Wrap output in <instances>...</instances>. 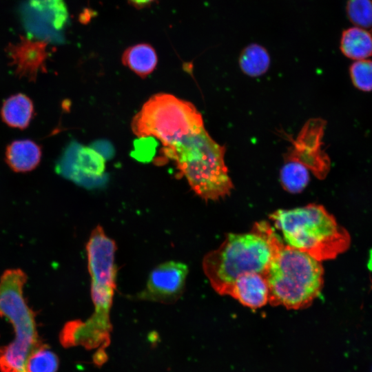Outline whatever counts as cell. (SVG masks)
Wrapping results in <instances>:
<instances>
[{"instance_id":"cell-1","label":"cell","mask_w":372,"mask_h":372,"mask_svg":"<svg viewBox=\"0 0 372 372\" xmlns=\"http://www.w3.org/2000/svg\"><path fill=\"white\" fill-rule=\"evenodd\" d=\"M116 250L115 242L101 226L96 227L86 245L94 313L85 321L76 320L65 325L60 335L63 346L82 345L91 349L109 344L110 311L116 289Z\"/></svg>"},{"instance_id":"cell-2","label":"cell","mask_w":372,"mask_h":372,"mask_svg":"<svg viewBox=\"0 0 372 372\" xmlns=\"http://www.w3.org/2000/svg\"><path fill=\"white\" fill-rule=\"evenodd\" d=\"M278 237L265 221L255 223L249 233L227 234L219 247L203 260V271L213 289L220 295H229L239 276L251 272L265 275Z\"/></svg>"},{"instance_id":"cell-3","label":"cell","mask_w":372,"mask_h":372,"mask_svg":"<svg viewBox=\"0 0 372 372\" xmlns=\"http://www.w3.org/2000/svg\"><path fill=\"white\" fill-rule=\"evenodd\" d=\"M269 218L286 244L320 262L335 258L350 246L349 232L321 205L278 209Z\"/></svg>"},{"instance_id":"cell-4","label":"cell","mask_w":372,"mask_h":372,"mask_svg":"<svg viewBox=\"0 0 372 372\" xmlns=\"http://www.w3.org/2000/svg\"><path fill=\"white\" fill-rule=\"evenodd\" d=\"M163 154L176 162L190 187L205 200L229 196L234 188L225 163V147L203 127L178 144L163 147Z\"/></svg>"},{"instance_id":"cell-5","label":"cell","mask_w":372,"mask_h":372,"mask_svg":"<svg viewBox=\"0 0 372 372\" xmlns=\"http://www.w3.org/2000/svg\"><path fill=\"white\" fill-rule=\"evenodd\" d=\"M264 276L269 287L268 302L290 309L310 306L324 283L321 262L283 242L280 237Z\"/></svg>"},{"instance_id":"cell-6","label":"cell","mask_w":372,"mask_h":372,"mask_svg":"<svg viewBox=\"0 0 372 372\" xmlns=\"http://www.w3.org/2000/svg\"><path fill=\"white\" fill-rule=\"evenodd\" d=\"M26 275L20 269L6 270L0 278V317L10 320L15 339L0 348L2 372H28L30 354L43 344L39 339L34 314L27 304L23 288Z\"/></svg>"},{"instance_id":"cell-7","label":"cell","mask_w":372,"mask_h":372,"mask_svg":"<svg viewBox=\"0 0 372 372\" xmlns=\"http://www.w3.org/2000/svg\"><path fill=\"white\" fill-rule=\"evenodd\" d=\"M204 127L203 116L193 103L166 93L152 96L132 121L136 136H153L163 147L174 146Z\"/></svg>"},{"instance_id":"cell-8","label":"cell","mask_w":372,"mask_h":372,"mask_svg":"<svg viewBox=\"0 0 372 372\" xmlns=\"http://www.w3.org/2000/svg\"><path fill=\"white\" fill-rule=\"evenodd\" d=\"M326 121L320 118L307 121L285 155V161L300 164L318 179L326 178L330 171L331 161L322 149V138Z\"/></svg>"},{"instance_id":"cell-9","label":"cell","mask_w":372,"mask_h":372,"mask_svg":"<svg viewBox=\"0 0 372 372\" xmlns=\"http://www.w3.org/2000/svg\"><path fill=\"white\" fill-rule=\"evenodd\" d=\"M187 273L188 267L183 262L161 263L150 272L146 286L137 298L163 304L174 303L183 293Z\"/></svg>"},{"instance_id":"cell-10","label":"cell","mask_w":372,"mask_h":372,"mask_svg":"<svg viewBox=\"0 0 372 372\" xmlns=\"http://www.w3.org/2000/svg\"><path fill=\"white\" fill-rule=\"evenodd\" d=\"M46 43L21 39L16 45H10L7 51L16 74L34 81L39 72L45 70L47 58Z\"/></svg>"},{"instance_id":"cell-11","label":"cell","mask_w":372,"mask_h":372,"mask_svg":"<svg viewBox=\"0 0 372 372\" xmlns=\"http://www.w3.org/2000/svg\"><path fill=\"white\" fill-rule=\"evenodd\" d=\"M229 296L251 309L260 308L269 301L267 280L259 273L243 274L236 278Z\"/></svg>"},{"instance_id":"cell-12","label":"cell","mask_w":372,"mask_h":372,"mask_svg":"<svg viewBox=\"0 0 372 372\" xmlns=\"http://www.w3.org/2000/svg\"><path fill=\"white\" fill-rule=\"evenodd\" d=\"M41 158V149L35 142L17 140L8 145L6 161L9 167L17 172H26L34 169Z\"/></svg>"},{"instance_id":"cell-13","label":"cell","mask_w":372,"mask_h":372,"mask_svg":"<svg viewBox=\"0 0 372 372\" xmlns=\"http://www.w3.org/2000/svg\"><path fill=\"white\" fill-rule=\"evenodd\" d=\"M34 105L32 100L24 94L10 96L3 103L1 109L2 120L8 126L26 128L33 116Z\"/></svg>"},{"instance_id":"cell-14","label":"cell","mask_w":372,"mask_h":372,"mask_svg":"<svg viewBox=\"0 0 372 372\" xmlns=\"http://www.w3.org/2000/svg\"><path fill=\"white\" fill-rule=\"evenodd\" d=\"M340 50L351 59H366L372 56V36L361 28L347 29L342 34Z\"/></svg>"},{"instance_id":"cell-15","label":"cell","mask_w":372,"mask_h":372,"mask_svg":"<svg viewBox=\"0 0 372 372\" xmlns=\"http://www.w3.org/2000/svg\"><path fill=\"white\" fill-rule=\"evenodd\" d=\"M158 59L155 50L149 44L141 43L126 49L123 63L141 78H145L155 69Z\"/></svg>"},{"instance_id":"cell-16","label":"cell","mask_w":372,"mask_h":372,"mask_svg":"<svg viewBox=\"0 0 372 372\" xmlns=\"http://www.w3.org/2000/svg\"><path fill=\"white\" fill-rule=\"evenodd\" d=\"M270 57L267 50L260 45L252 43L245 48L239 57L242 71L251 77L265 74L269 68Z\"/></svg>"},{"instance_id":"cell-17","label":"cell","mask_w":372,"mask_h":372,"mask_svg":"<svg viewBox=\"0 0 372 372\" xmlns=\"http://www.w3.org/2000/svg\"><path fill=\"white\" fill-rule=\"evenodd\" d=\"M280 182L288 192L297 194L302 192L309 182V171L293 161H285L280 170Z\"/></svg>"},{"instance_id":"cell-18","label":"cell","mask_w":372,"mask_h":372,"mask_svg":"<svg viewBox=\"0 0 372 372\" xmlns=\"http://www.w3.org/2000/svg\"><path fill=\"white\" fill-rule=\"evenodd\" d=\"M73 167L83 174L98 177L105 169V158L98 152L88 147L77 149Z\"/></svg>"},{"instance_id":"cell-19","label":"cell","mask_w":372,"mask_h":372,"mask_svg":"<svg viewBox=\"0 0 372 372\" xmlns=\"http://www.w3.org/2000/svg\"><path fill=\"white\" fill-rule=\"evenodd\" d=\"M30 6L39 12L45 21L55 30H60L65 23L67 10L62 0H29Z\"/></svg>"},{"instance_id":"cell-20","label":"cell","mask_w":372,"mask_h":372,"mask_svg":"<svg viewBox=\"0 0 372 372\" xmlns=\"http://www.w3.org/2000/svg\"><path fill=\"white\" fill-rule=\"evenodd\" d=\"M58 364L56 355L42 344L30 354L27 369L28 372H56Z\"/></svg>"},{"instance_id":"cell-21","label":"cell","mask_w":372,"mask_h":372,"mask_svg":"<svg viewBox=\"0 0 372 372\" xmlns=\"http://www.w3.org/2000/svg\"><path fill=\"white\" fill-rule=\"evenodd\" d=\"M347 12L350 21L360 28L372 27V1L348 0Z\"/></svg>"},{"instance_id":"cell-22","label":"cell","mask_w":372,"mask_h":372,"mask_svg":"<svg viewBox=\"0 0 372 372\" xmlns=\"http://www.w3.org/2000/svg\"><path fill=\"white\" fill-rule=\"evenodd\" d=\"M349 74L353 85L363 92L372 91V61L358 60L349 68Z\"/></svg>"},{"instance_id":"cell-23","label":"cell","mask_w":372,"mask_h":372,"mask_svg":"<svg viewBox=\"0 0 372 372\" xmlns=\"http://www.w3.org/2000/svg\"><path fill=\"white\" fill-rule=\"evenodd\" d=\"M136 8H143L148 6L154 0H128Z\"/></svg>"},{"instance_id":"cell-24","label":"cell","mask_w":372,"mask_h":372,"mask_svg":"<svg viewBox=\"0 0 372 372\" xmlns=\"http://www.w3.org/2000/svg\"><path fill=\"white\" fill-rule=\"evenodd\" d=\"M99 355L98 357H95L94 362L96 364H101L103 362H105V352L103 351V349H100L99 351Z\"/></svg>"}]
</instances>
